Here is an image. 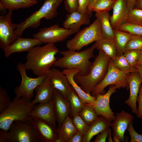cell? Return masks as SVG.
<instances>
[{"mask_svg": "<svg viewBox=\"0 0 142 142\" xmlns=\"http://www.w3.org/2000/svg\"><path fill=\"white\" fill-rule=\"evenodd\" d=\"M59 52L54 43L35 46L28 52L24 67L38 76L46 75L57 59L56 55Z\"/></svg>", "mask_w": 142, "mask_h": 142, "instance_id": "obj_1", "label": "cell"}, {"mask_svg": "<svg viewBox=\"0 0 142 142\" xmlns=\"http://www.w3.org/2000/svg\"><path fill=\"white\" fill-rule=\"evenodd\" d=\"M111 60L103 51L99 50L98 55L92 63L89 73L85 75L77 73L74 77L75 80L85 92L91 93L105 77Z\"/></svg>", "mask_w": 142, "mask_h": 142, "instance_id": "obj_2", "label": "cell"}, {"mask_svg": "<svg viewBox=\"0 0 142 142\" xmlns=\"http://www.w3.org/2000/svg\"><path fill=\"white\" fill-rule=\"evenodd\" d=\"M96 49L95 43L88 48L81 52L68 50L60 52L63 57L56 60L53 67L62 69H76L78 73L83 75L89 73L92 63L90 59L94 57L93 54Z\"/></svg>", "mask_w": 142, "mask_h": 142, "instance_id": "obj_3", "label": "cell"}, {"mask_svg": "<svg viewBox=\"0 0 142 142\" xmlns=\"http://www.w3.org/2000/svg\"><path fill=\"white\" fill-rule=\"evenodd\" d=\"M35 105L31 100L15 97L10 105L0 114V129L7 131L16 121L31 120V113Z\"/></svg>", "mask_w": 142, "mask_h": 142, "instance_id": "obj_4", "label": "cell"}, {"mask_svg": "<svg viewBox=\"0 0 142 142\" xmlns=\"http://www.w3.org/2000/svg\"><path fill=\"white\" fill-rule=\"evenodd\" d=\"M0 142L40 141L31 120L16 121L8 131L0 130Z\"/></svg>", "mask_w": 142, "mask_h": 142, "instance_id": "obj_5", "label": "cell"}, {"mask_svg": "<svg viewBox=\"0 0 142 142\" xmlns=\"http://www.w3.org/2000/svg\"><path fill=\"white\" fill-rule=\"evenodd\" d=\"M64 0H46L38 10L28 17L24 22L18 24L15 30L17 38L21 37L23 32L29 27L35 28L39 26L41 19H50L58 14L57 9Z\"/></svg>", "mask_w": 142, "mask_h": 142, "instance_id": "obj_6", "label": "cell"}, {"mask_svg": "<svg viewBox=\"0 0 142 142\" xmlns=\"http://www.w3.org/2000/svg\"><path fill=\"white\" fill-rule=\"evenodd\" d=\"M77 33L67 42L66 46L68 50L78 51L83 47L103 38L100 22L97 18L89 26Z\"/></svg>", "mask_w": 142, "mask_h": 142, "instance_id": "obj_7", "label": "cell"}, {"mask_svg": "<svg viewBox=\"0 0 142 142\" xmlns=\"http://www.w3.org/2000/svg\"><path fill=\"white\" fill-rule=\"evenodd\" d=\"M129 74V73L116 68L111 60L105 77L102 81L94 88L91 93L92 95L95 96L100 93L102 94L106 87L111 85H115L117 89L121 88L128 89V78Z\"/></svg>", "mask_w": 142, "mask_h": 142, "instance_id": "obj_8", "label": "cell"}, {"mask_svg": "<svg viewBox=\"0 0 142 142\" xmlns=\"http://www.w3.org/2000/svg\"><path fill=\"white\" fill-rule=\"evenodd\" d=\"M17 69L21 75V80L20 85L14 89L15 97H23L31 100L34 96V91L42 83L46 75L38 76L35 78L28 77L24 64L21 63L18 64Z\"/></svg>", "mask_w": 142, "mask_h": 142, "instance_id": "obj_9", "label": "cell"}, {"mask_svg": "<svg viewBox=\"0 0 142 142\" xmlns=\"http://www.w3.org/2000/svg\"><path fill=\"white\" fill-rule=\"evenodd\" d=\"M75 33L74 31L60 27L58 24H56L48 27L41 28L33 36L42 43H54L64 40Z\"/></svg>", "mask_w": 142, "mask_h": 142, "instance_id": "obj_10", "label": "cell"}, {"mask_svg": "<svg viewBox=\"0 0 142 142\" xmlns=\"http://www.w3.org/2000/svg\"><path fill=\"white\" fill-rule=\"evenodd\" d=\"M12 11L0 16V47L3 50L17 38L14 29L18 24L12 23L11 17Z\"/></svg>", "mask_w": 142, "mask_h": 142, "instance_id": "obj_11", "label": "cell"}, {"mask_svg": "<svg viewBox=\"0 0 142 142\" xmlns=\"http://www.w3.org/2000/svg\"><path fill=\"white\" fill-rule=\"evenodd\" d=\"M117 88L114 85H111L107 92L104 94L100 93L96 95V100L91 104H85L93 107L100 115L110 121L114 118V113L110 106V100L112 94L115 93Z\"/></svg>", "mask_w": 142, "mask_h": 142, "instance_id": "obj_12", "label": "cell"}, {"mask_svg": "<svg viewBox=\"0 0 142 142\" xmlns=\"http://www.w3.org/2000/svg\"><path fill=\"white\" fill-rule=\"evenodd\" d=\"M31 121L40 142H56L59 136L57 128L37 118Z\"/></svg>", "mask_w": 142, "mask_h": 142, "instance_id": "obj_13", "label": "cell"}, {"mask_svg": "<svg viewBox=\"0 0 142 142\" xmlns=\"http://www.w3.org/2000/svg\"><path fill=\"white\" fill-rule=\"evenodd\" d=\"M30 115L32 118L40 119L58 127L53 99L48 103H39L35 105Z\"/></svg>", "mask_w": 142, "mask_h": 142, "instance_id": "obj_14", "label": "cell"}, {"mask_svg": "<svg viewBox=\"0 0 142 142\" xmlns=\"http://www.w3.org/2000/svg\"><path fill=\"white\" fill-rule=\"evenodd\" d=\"M46 75L49 78L54 89L67 100L68 95L72 87L62 71L53 68L49 70Z\"/></svg>", "mask_w": 142, "mask_h": 142, "instance_id": "obj_15", "label": "cell"}, {"mask_svg": "<svg viewBox=\"0 0 142 142\" xmlns=\"http://www.w3.org/2000/svg\"><path fill=\"white\" fill-rule=\"evenodd\" d=\"M134 118L131 114L123 110L115 115L111 127L113 136H117L120 142H124V134L129 123L133 122Z\"/></svg>", "mask_w": 142, "mask_h": 142, "instance_id": "obj_16", "label": "cell"}, {"mask_svg": "<svg viewBox=\"0 0 142 142\" xmlns=\"http://www.w3.org/2000/svg\"><path fill=\"white\" fill-rule=\"evenodd\" d=\"M42 43L41 42L34 38L18 37L3 50L4 55L8 58L14 53L28 52L34 47Z\"/></svg>", "mask_w": 142, "mask_h": 142, "instance_id": "obj_17", "label": "cell"}, {"mask_svg": "<svg viewBox=\"0 0 142 142\" xmlns=\"http://www.w3.org/2000/svg\"><path fill=\"white\" fill-rule=\"evenodd\" d=\"M128 83L130 90L129 98L124 103L130 106L133 113H136L137 108L136 103L137 98L140 85L142 83V79L138 73L136 71L129 74Z\"/></svg>", "mask_w": 142, "mask_h": 142, "instance_id": "obj_18", "label": "cell"}, {"mask_svg": "<svg viewBox=\"0 0 142 142\" xmlns=\"http://www.w3.org/2000/svg\"><path fill=\"white\" fill-rule=\"evenodd\" d=\"M53 99L58 127H59L70 112V104L69 101L55 89Z\"/></svg>", "mask_w": 142, "mask_h": 142, "instance_id": "obj_19", "label": "cell"}, {"mask_svg": "<svg viewBox=\"0 0 142 142\" xmlns=\"http://www.w3.org/2000/svg\"><path fill=\"white\" fill-rule=\"evenodd\" d=\"M54 90L49 78L46 75L42 83L35 89L36 95L34 99L31 101L32 103L35 105L51 101L53 99Z\"/></svg>", "mask_w": 142, "mask_h": 142, "instance_id": "obj_20", "label": "cell"}, {"mask_svg": "<svg viewBox=\"0 0 142 142\" xmlns=\"http://www.w3.org/2000/svg\"><path fill=\"white\" fill-rule=\"evenodd\" d=\"M90 14H83L77 11L69 13L63 22V27L71 30L75 33L79 31L83 25L88 24L90 23Z\"/></svg>", "mask_w": 142, "mask_h": 142, "instance_id": "obj_21", "label": "cell"}, {"mask_svg": "<svg viewBox=\"0 0 142 142\" xmlns=\"http://www.w3.org/2000/svg\"><path fill=\"white\" fill-rule=\"evenodd\" d=\"M112 9L113 14L110 20L111 27L114 29L126 22L129 11L126 0H116Z\"/></svg>", "mask_w": 142, "mask_h": 142, "instance_id": "obj_22", "label": "cell"}, {"mask_svg": "<svg viewBox=\"0 0 142 142\" xmlns=\"http://www.w3.org/2000/svg\"><path fill=\"white\" fill-rule=\"evenodd\" d=\"M66 75L70 85L75 90L81 100L84 104H91L96 100V97L85 92L75 80V75L79 72L76 69H64L62 71Z\"/></svg>", "mask_w": 142, "mask_h": 142, "instance_id": "obj_23", "label": "cell"}, {"mask_svg": "<svg viewBox=\"0 0 142 142\" xmlns=\"http://www.w3.org/2000/svg\"><path fill=\"white\" fill-rule=\"evenodd\" d=\"M111 123V121L103 116H99L90 125L88 130L83 136V142H90L94 136L110 127Z\"/></svg>", "mask_w": 142, "mask_h": 142, "instance_id": "obj_24", "label": "cell"}, {"mask_svg": "<svg viewBox=\"0 0 142 142\" xmlns=\"http://www.w3.org/2000/svg\"><path fill=\"white\" fill-rule=\"evenodd\" d=\"M95 16L100 22L103 38L114 39V29L112 27L110 23V16L109 12H96Z\"/></svg>", "mask_w": 142, "mask_h": 142, "instance_id": "obj_25", "label": "cell"}, {"mask_svg": "<svg viewBox=\"0 0 142 142\" xmlns=\"http://www.w3.org/2000/svg\"><path fill=\"white\" fill-rule=\"evenodd\" d=\"M96 49L103 51L111 59H114L118 55L114 39L103 38L95 42Z\"/></svg>", "mask_w": 142, "mask_h": 142, "instance_id": "obj_26", "label": "cell"}, {"mask_svg": "<svg viewBox=\"0 0 142 142\" xmlns=\"http://www.w3.org/2000/svg\"><path fill=\"white\" fill-rule=\"evenodd\" d=\"M59 136L63 142L68 140L77 131L72 121V119L69 116L65 119L60 127H58Z\"/></svg>", "mask_w": 142, "mask_h": 142, "instance_id": "obj_27", "label": "cell"}, {"mask_svg": "<svg viewBox=\"0 0 142 142\" xmlns=\"http://www.w3.org/2000/svg\"><path fill=\"white\" fill-rule=\"evenodd\" d=\"M37 3L31 0H0V4L6 9L13 11L21 8H29Z\"/></svg>", "mask_w": 142, "mask_h": 142, "instance_id": "obj_28", "label": "cell"}, {"mask_svg": "<svg viewBox=\"0 0 142 142\" xmlns=\"http://www.w3.org/2000/svg\"><path fill=\"white\" fill-rule=\"evenodd\" d=\"M114 32L118 54H123L126 44L133 35L116 29H114Z\"/></svg>", "mask_w": 142, "mask_h": 142, "instance_id": "obj_29", "label": "cell"}, {"mask_svg": "<svg viewBox=\"0 0 142 142\" xmlns=\"http://www.w3.org/2000/svg\"><path fill=\"white\" fill-rule=\"evenodd\" d=\"M67 100L69 102L70 112L72 116L78 113L85 105L72 87L68 95Z\"/></svg>", "mask_w": 142, "mask_h": 142, "instance_id": "obj_30", "label": "cell"}, {"mask_svg": "<svg viewBox=\"0 0 142 142\" xmlns=\"http://www.w3.org/2000/svg\"><path fill=\"white\" fill-rule=\"evenodd\" d=\"M115 1L111 0H96L89 4L87 8L88 11L103 13L109 12L112 9Z\"/></svg>", "mask_w": 142, "mask_h": 142, "instance_id": "obj_31", "label": "cell"}, {"mask_svg": "<svg viewBox=\"0 0 142 142\" xmlns=\"http://www.w3.org/2000/svg\"><path fill=\"white\" fill-rule=\"evenodd\" d=\"M123 54H118L114 59H111L114 65L118 69L127 73L136 72L128 63Z\"/></svg>", "mask_w": 142, "mask_h": 142, "instance_id": "obj_32", "label": "cell"}, {"mask_svg": "<svg viewBox=\"0 0 142 142\" xmlns=\"http://www.w3.org/2000/svg\"><path fill=\"white\" fill-rule=\"evenodd\" d=\"M78 114L85 122L90 125L100 115L93 107L85 104Z\"/></svg>", "mask_w": 142, "mask_h": 142, "instance_id": "obj_33", "label": "cell"}, {"mask_svg": "<svg viewBox=\"0 0 142 142\" xmlns=\"http://www.w3.org/2000/svg\"><path fill=\"white\" fill-rule=\"evenodd\" d=\"M126 22L142 26V9L134 8L129 11Z\"/></svg>", "mask_w": 142, "mask_h": 142, "instance_id": "obj_34", "label": "cell"}, {"mask_svg": "<svg viewBox=\"0 0 142 142\" xmlns=\"http://www.w3.org/2000/svg\"><path fill=\"white\" fill-rule=\"evenodd\" d=\"M133 35L142 36V26L126 22L116 28Z\"/></svg>", "mask_w": 142, "mask_h": 142, "instance_id": "obj_35", "label": "cell"}, {"mask_svg": "<svg viewBox=\"0 0 142 142\" xmlns=\"http://www.w3.org/2000/svg\"><path fill=\"white\" fill-rule=\"evenodd\" d=\"M141 50H131L124 51L123 55L131 67L136 71V63L140 55Z\"/></svg>", "mask_w": 142, "mask_h": 142, "instance_id": "obj_36", "label": "cell"}, {"mask_svg": "<svg viewBox=\"0 0 142 142\" xmlns=\"http://www.w3.org/2000/svg\"><path fill=\"white\" fill-rule=\"evenodd\" d=\"M131 50H142V36L132 35L126 44L124 52Z\"/></svg>", "mask_w": 142, "mask_h": 142, "instance_id": "obj_37", "label": "cell"}, {"mask_svg": "<svg viewBox=\"0 0 142 142\" xmlns=\"http://www.w3.org/2000/svg\"><path fill=\"white\" fill-rule=\"evenodd\" d=\"M73 123L77 131H79L84 135L88 130L90 125L87 124L78 113L73 116Z\"/></svg>", "mask_w": 142, "mask_h": 142, "instance_id": "obj_38", "label": "cell"}, {"mask_svg": "<svg viewBox=\"0 0 142 142\" xmlns=\"http://www.w3.org/2000/svg\"><path fill=\"white\" fill-rule=\"evenodd\" d=\"M12 102L6 90L0 86V113L7 108Z\"/></svg>", "mask_w": 142, "mask_h": 142, "instance_id": "obj_39", "label": "cell"}, {"mask_svg": "<svg viewBox=\"0 0 142 142\" xmlns=\"http://www.w3.org/2000/svg\"><path fill=\"white\" fill-rule=\"evenodd\" d=\"M130 136V142H142V134L137 133L134 129L133 122L129 124L127 129Z\"/></svg>", "mask_w": 142, "mask_h": 142, "instance_id": "obj_40", "label": "cell"}, {"mask_svg": "<svg viewBox=\"0 0 142 142\" xmlns=\"http://www.w3.org/2000/svg\"><path fill=\"white\" fill-rule=\"evenodd\" d=\"M64 2L65 9L69 13L77 11L78 7V0H64Z\"/></svg>", "mask_w": 142, "mask_h": 142, "instance_id": "obj_41", "label": "cell"}, {"mask_svg": "<svg viewBox=\"0 0 142 142\" xmlns=\"http://www.w3.org/2000/svg\"><path fill=\"white\" fill-rule=\"evenodd\" d=\"M78 7L77 12L83 14L89 13L90 12L87 9L88 7L89 4L90 0H78Z\"/></svg>", "mask_w": 142, "mask_h": 142, "instance_id": "obj_42", "label": "cell"}, {"mask_svg": "<svg viewBox=\"0 0 142 142\" xmlns=\"http://www.w3.org/2000/svg\"><path fill=\"white\" fill-rule=\"evenodd\" d=\"M136 102L138 104L136 113V116L139 118H142V85L140 86Z\"/></svg>", "mask_w": 142, "mask_h": 142, "instance_id": "obj_43", "label": "cell"}, {"mask_svg": "<svg viewBox=\"0 0 142 142\" xmlns=\"http://www.w3.org/2000/svg\"><path fill=\"white\" fill-rule=\"evenodd\" d=\"M110 129V127L104 130L100 134H97L96 138L93 142H105L109 134Z\"/></svg>", "mask_w": 142, "mask_h": 142, "instance_id": "obj_44", "label": "cell"}, {"mask_svg": "<svg viewBox=\"0 0 142 142\" xmlns=\"http://www.w3.org/2000/svg\"><path fill=\"white\" fill-rule=\"evenodd\" d=\"M83 136L82 133L77 131L67 142H83Z\"/></svg>", "mask_w": 142, "mask_h": 142, "instance_id": "obj_45", "label": "cell"}, {"mask_svg": "<svg viewBox=\"0 0 142 142\" xmlns=\"http://www.w3.org/2000/svg\"><path fill=\"white\" fill-rule=\"evenodd\" d=\"M138 0H126L128 10L129 12L135 8Z\"/></svg>", "mask_w": 142, "mask_h": 142, "instance_id": "obj_46", "label": "cell"}, {"mask_svg": "<svg viewBox=\"0 0 142 142\" xmlns=\"http://www.w3.org/2000/svg\"><path fill=\"white\" fill-rule=\"evenodd\" d=\"M136 71L139 73L142 80V64L136 67Z\"/></svg>", "mask_w": 142, "mask_h": 142, "instance_id": "obj_47", "label": "cell"}, {"mask_svg": "<svg viewBox=\"0 0 142 142\" xmlns=\"http://www.w3.org/2000/svg\"><path fill=\"white\" fill-rule=\"evenodd\" d=\"M135 8L142 9V0H138Z\"/></svg>", "mask_w": 142, "mask_h": 142, "instance_id": "obj_48", "label": "cell"}, {"mask_svg": "<svg viewBox=\"0 0 142 142\" xmlns=\"http://www.w3.org/2000/svg\"><path fill=\"white\" fill-rule=\"evenodd\" d=\"M142 64V50L141 51L140 55L136 63V67Z\"/></svg>", "mask_w": 142, "mask_h": 142, "instance_id": "obj_49", "label": "cell"}, {"mask_svg": "<svg viewBox=\"0 0 142 142\" xmlns=\"http://www.w3.org/2000/svg\"><path fill=\"white\" fill-rule=\"evenodd\" d=\"M0 12L1 14H2H2H3V15H4L3 14L4 13H6V9L3 7L2 5L1 4H0Z\"/></svg>", "mask_w": 142, "mask_h": 142, "instance_id": "obj_50", "label": "cell"}, {"mask_svg": "<svg viewBox=\"0 0 142 142\" xmlns=\"http://www.w3.org/2000/svg\"><path fill=\"white\" fill-rule=\"evenodd\" d=\"M108 142H113V139L111 135V129H110V130L109 134L108 136Z\"/></svg>", "mask_w": 142, "mask_h": 142, "instance_id": "obj_51", "label": "cell"}, {"mask_svg": "<svg viewBox=\"0 0 142 142\" xmlns=\"http://www.w3.org/2000/svg\"><path fill=\"white\" fill-rule=\"evenodd\" d=\"M113 139L114 142H120V140L119 138L116 136H113Z\"/></svg>", "mask_w": 142, "mask_h": 142, "instance_id": "obj_52", "label": "cell"}, {"mask_svg": "<svg viewBox=\"0 0 142 142\" xmlns=\"http://www.w3.org/2000/svg\"><path fill=\"white\" fill-rule=\"evenodd\" d=\"M96 0H90L89 4L92 3H93Z\"/></svg>", "mask_w": 142, "mask_h": 142, "instance_id": "obj_53", "label": "cell"}, {"mask_svg": "<svg viewBox=\"0 0 142 142\" xmlns=\"http://www.w3.org/2000/svg\"><path fill=\"white\" fill-rule=\"evenodd\" d=\"M113 1H115L116 0H111Z\"/></svg>", "mask_w": 142, "mask_h": 142, "instance_id": "obj_54", "label": "cell"}, {"mask_svg": "<svg viewBox=\"0 0 142 142\" xmlns=\"http://www.w3.org/2000/svg\"><path fill=\"white\" fill-rule=\"evenodd\" d=\"M32 1H37V0H31Z\"/></svg>", "mask_w": 142, "mask_h": 142, "instance_id": "obj_55", "label": "cell"}]
</instances>
